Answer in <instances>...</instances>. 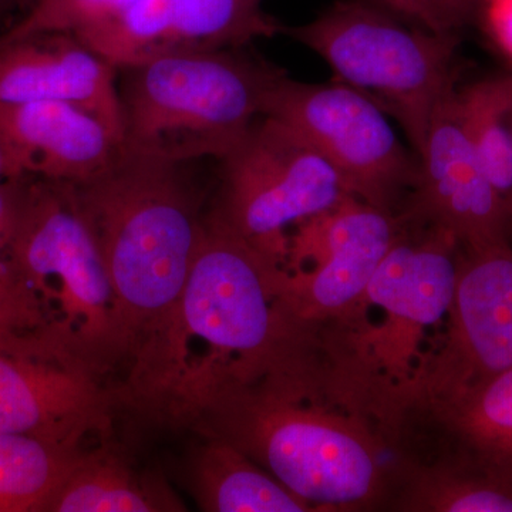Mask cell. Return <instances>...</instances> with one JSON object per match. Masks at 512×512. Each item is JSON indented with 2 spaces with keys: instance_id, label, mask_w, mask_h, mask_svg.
I'll list each match as a JSON object with an SVG mask.
<instances>
[{
  "instance_id": "obj_27",
  "label": "cell",
  "mask_w": 512,
  "mask_h": 512,
  "mask_svg": "<svg viewBox=\"0 0 512 512\" xmlns=\"http://www.w3.org/2000/svg\"><path fill=\"white\" fill-rule=\"evenodd\" d=\"M491 42L512 63V0H481L478 19Z\"/></svg>"
},
{
  "instance_id": "obj_24",
  "label": "cell",
  "mask_w": 512,
  "mask_h": 512,
  "mask_svg": "<svg viewBox=\"0 0 512 512\" xmlns=\"http://www.w3.org/2000/svg\"><path fill=\"white\" fill-rule=\"evenodd\" d=\"M137 0H35L25 15L2 37L0 42L43 32H69L83 39L111 20Z\"/></svg>"
},
{
  "instance_id": "obj_13",
  "label": "cell",
  "mask_w": 512,
  "mask_h": 512,
  "mask_svg": "<svg viewBox=\"0 0 512 512\" xmlns=\"http://www.w3.org/2000/svg\"><path fill=\"white\" fill-rule=\"evenodd\" d=\"M116 387L63 352H0V433L83 447L109 430Z\"/></svg>"
},
{
  "instance_id": "obj_14",
  "label": "cell",
  "mask_w": 512,
  "mask_h": 512,
  "mask_svg": "<svg viewBox=\"0 0 512 512\" xmlns=\"http://www.w3.org/2000/svg\"><path fill=\"white\" fill-rule=\"evenodd\" d=\"M264 0H137L103 28L83 37L116 69L177 53L248 46L285 26Z\"/></svg>"
},
{
  "instance_id": "obj_20",
  "label": "cell",
  "mask_w": 512,
  "mask_h": 512,
  "mask_svg": "<svg viewBox=\"0 0 512 512\" xmlns=\"http://www.w3.org/2000/svg\"><path fill=\"white\" fill-rule=\"evenodd\" d=\"M417 413L444 431L446 450L512 468V367L454 402Z\"/></svg>"
},
{
  "instance_id": "obj_23",
  "label": "cell",
  "mask_w": 512,
  "mask_h": 512,
  "mask_svg": "<svg viewBox=\"0 0 512 512\" xmlns=\"http://www.w3.org/2000/svg\"><path fill=\"white\" fill-rule=\"evenodd\" d=\"M0 352L67 353L53 336L35 292L9 271L0 274Z\"/></svg>"
},
{
  "instance_id": "obj_6",
  "label": "cell",
  "mask_w": 512,
  "mask_h": 512,
  "mask_svg": "<svg viewBox=\"0 0 512 512\" xmlns=\"http://www.w3.org/2000/svg\"><path fill=\"white\" fill-rule=\"evenodd\" d=\"M284 35L399 121L419 153L434 111L456 90L458 35L416 25L379 0H338Z\"/></svg>"
},
{
  "instance_id": "obj_3",
  "label": "cell",
  "mask_w": 512,
  "mask_h": 512,
  "mask_svg": "<svg viewBox=\"0 0 512 512\" xmlns=\"http://www.w3.org/2000/svg\"><path fill=\"white\" fill-rule=\"evenodd\" d=\"M309 373H278L237 387L192 431L231 444L316 511L376 507L393 476L382 463L386 429L375 404Z\"/></svg>"
},
{
  "instance_id": "obj_30",
  "label": "cell",
  "mask_w": 512,
  "mask_h": 512,
  "mask_svg": "<svg viewBox=\"0 0 512 512\" xmlns=\"http://www.w3.org/2000/svg\"><path fill=\"white\" fill-rule=\"evenodd\" d=\"M510 227H511V234H512V208H511V214H510Z\"/></svg>"
},
{
  "instance_id": "obj_16",
  "label": "cell",
  "mask_w": 512,
  "mask_h": 512,
  "mask_svg": "<svg viewBox=\"0 0 512 512\" xmlns=\"http://www.w3.org/2000/svg\"><path fill=\"white\" fill-rule=\"evenodd\" d=\"M0 143L13 178L79 184L107 167L123 140L93 111L60 101L0 106Z\"/></svg>"
},
{
  "instance_id": "obj_19",
  "label": "cell",
  "mask_w": 512,
  "mask_h": 512,
  "mask_svg": "<svg viewBox=\"0 0 512 512\" xmlns=\"http://www.w3.org/2000/svg\"><path fill=\"white\" fill-rule=\"evenodd\" d=\"M191 485L202 511H316L237 448L211 437H204L192 460Z\"/></svg>"
},
{
  "instance_id": "obj_26",
  "label": "cell",
  "mask_w": 512,
  "mask_h": 512,
  "mask_svg": "<svg viewBox=\"0 0 512 512\" xmlns=\"http://www.w3.org/2000/svg\"><path fill=\"white\" fill-rule=\"evenodd\" d=\"M28 178H9L0 183V274L8 271L6 256L18 227Z\"/></svg>"
},
{
  "instance_id": "obj_11",
  "label": "cell",
  "mask_w": 512,
  "mask_h": 512,
  "mask_svg": "<svg viewBox=\"0 0 512 512\" xmlns=\"http://www.w3.org/2000/svg\"><path fill=\"white\" fill-rule=\"evenodd\" d=\"M402 217L355 195L289 232L285 295L313 325L355 320L377 266L402 234Z\"/></svg>"
},
{
  "instance_id": "obj_25",
  "label": "cell",
  "mask_w": 512,
  "mask_h": 512,
  "mask_svg": "<svg viewBox=\"0 0 512 512\" xmlns=\"http://www.w3.org/2000/svg\"><path fill=\"white\" fill-rule=\"evenodd\" d=\"M403 18L444 35H458L478 19L481 0H379Z\"/></svg>"
},
{
  "instance_id": "obj_10",
  "label": "cell",
  "mask_w": 512,
  "mask_h": 512,
  "mask_svg": "<svg viewBox=\"0 0 512 512\" xmlns=\"http://www.w3.org/2000/svg\"><path fill=\"white\" fill-rule=\"evenodd\" d=\"M464 249L453 235L427 225L420 238L403 232L377 266L360 305L382 309V325L359 329L350 349L362 372L382 393L402 386L421 362L424 333L446 322L456 293Z\"/></svg>"
},
{
  "instance_id": "obj_28",
  "label": "cell",
  "mask_w": 512,
  "mask_h": 512,
  "mask_svg": "<svg viewBox=\"0 0 512 512\" xmlns=\"http://www.w3.org/2000/svg\"><path fill=\"white\" fill-rule=\"evenodd\" d=\"M9 178L13 177L12 174H10L8 157H6L2 143H0V183H3L5 180H9Z\"/></svg>"
},
{
  "instance_id": "obj_9",
  "label": "cell",
  "mask_w": 512,
  "mask_h": 512,
  "mask_svg": "<svg viewBox=\"0 0 512 512\" xmlns=\"http://www.w3.org/2000/svg\"><path fill=\"white\" fill-rule=\"evenodd\" d=\"M510 367L511 244L464 251L439 343L406 383L390 390V404L402 414L451 403Z\"/></svg>"
},
{
  "instance_id": "obj_15",
  "label": "cell",
  "mask_w": 512,
  "mask_h": 512,
  "mask_svg": "<svg viewBox=\"0 0 512 512\" xmlns=\"http://www.w3.org/2000/svg\"><path fill=\"white\" fill-rule=\"evenodd\" d=\"M116 67L69 32L0 42V106L60 101L93 111L123 140Z\"/></svg>"
},
{
  "instance_id": "obj_29",
  "label": "cell",
  "mask_w": 512,
  "mask_h": 512,
  "mask_svg": "<svg viewBox=\"0 0 512 512\" xmlns=\"http://www.w3.org/2000/svg\"><path fill=\"white\" fill-rule=\"evenodd\" d=\"M6 2L13 3V5H18L19 8H22L26 12V10L30 8V5H32L35 0H6Z\"/></svg>"
},
{
  "instance_id": "obj_12",
  "label": "cell",
  "mask_w": 512,
  "mask_h": 512,
  "mask_svg": "<svg viewBox=\"0 0 512 512\" xmlns=\"http://www.w3.org/2000/svg\"><path fill=\"white\" fill-rule=\"evenodd\" d=\"M456 90L431 117L417 153L419 180L402 217L443 229L464 251L510 244V211L464 130Z\"/></svg>"
},
{
  "instance_id": "obj_21",
  "label": "cell",
  "mask_w": 512,
  "mask_h": 512,
  "mask_svg": "<svg viewBox=\"0 0 512 512\" xmlns=\"http://www.w3.org/2000/svg\"><path fill=\"white\" fill-rule=\"evenodd\" d=\"M86 448L0 433V512H47Z\"/></svg>"
},
{
  "instance_id": "obj_4",
  "label": "cell",
  "mask_w": 512,
  "mask_h": 512,
  "mask_svg": "<svg viewBox=\"0 0 512 512\" xmlns=\"http://www.w3.org/2000/svg\"><path fill=\"white\" fill-rule=\"evenodd\" d=\"M123 144L174 161L222 160L264 116L284 70L237 49L177 53L121 67Z\"/></svg>"
},
{
  "instance_id": "obj_8",
  "label": "cell",
  "mask_w": 512,
  "mask_h": 512,
  "mask_svg": "<svg viewBox=\"0 0 512 512\" xmlns=\"http://www.w3.org/2000/svg\"><path fill=\"white\" fill-rule=\"evenodd\" d=\"M264 116L298 131L333 165L350 194L394 214L419 180V157L399 140L386 111L346 84L303 83L284 73Z\"/></svg>"
},
{
  "instance_id": "obj_17",
  "label": "cell",
  "mask_w": 512,
  "mask_h": 512,
  "mask_svg": "<svg viewBox=\"0 0 512 512\" xmlns=\"http://www.w3.org/2000/svg\"><path fill=\"white\" fill-rule=\"evenodd\" d=\"M183 501L154 473H140L107 444L86 450L47 512H178Z\"/></svg>"
},
{
  "instance_id": "obj_1",
  "label": "cell",
  "mask_w": 512,
  "mask_h": 512,
  "mask_svg": "<svg viewBox=\"0 0 512 512\" xmlns=\"http://www.w3.org/2000/svg\"><path fill=\"white\" fill-rule=\"evenodd\" d=\"M326 328L296 315L281 262L212 224L192 261L177 311L140 375L120 392L146 419L192 429L222 396L278 373H323Z\"/></svg>"
},
{
  "instance_id": "obj_7",
  "label": "cell",
  "mask_w": 512,
  "mask_h": 512,
  "mask_svg": "<svg viewBox=\"0 0 512 512\" xmlns=\"http://www.w3.org/2000/svg\"><path fill=\"white\" fill-rule=\"evenodd\" d=\"M220 163L207 220L282 265L289 229L352 195L308 140L272 117H259Z\"/></svg>"
},
{
  "instance_id": "obj_2",
  "label": "cell",
  "mask_w": 512,
  "mask_h": 512,
  "mask_svg": "<svg viewBox=\"0 0 512 512\" xmlns=\"http://www.w3.org/2000/svg\"><path fill=\"white\" fill-rule=\"evenodd\" d=\"M195 163L123 144L104 170L73 184L116 293L119 390L150 362L183 295L207 217Z\"/></svg>"
},
{
  "instance_id": "obj_5",
  "label": "cell",
  "mask_w": 512,
  "mask_h": 512,
  "mask_svg": "<svg viewBox=\"0 0 512 512\" xmlns=\"http://www.w3.org/2000/svg\"><path fill=\"white\" fill-rule=\"evenodd\" d=\"M6 266L39 298L57 343L113 384L121 367L116 293L73 184L28 178Z\"/></svg>"
},
{
  "instance_id": "obj_18",
  "label": "cell",
  "mask_w": 512,
  "mask_h": 512,
  "mask_svg": "<svg viewBox=\"0 0 512 512\" xmlns=\"http://www.w3.org/2000/svg\"><path fill=\"white\" fill-rule=\"evenodd\" d=\"M402 471L397 510L512 512V468L443 451L436 463Z\"/></svg>"
},
{
  "instance_id": "obj_22",
  "label": "cell",
  "mask_w": 512,
  "mask_h": 512,
  "mask_svg": "<svg viewBox=\"0 0 512 512\" xmlns=\"http://www.w3.org/2000/svg\"><path fill=\"white\" fill-rule=\"evenodd\" d=\"M458 116L485 174L512 208V76L487 77L456 90Z\"/></svg>"
}]
</instances>
